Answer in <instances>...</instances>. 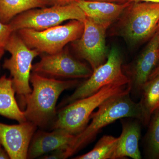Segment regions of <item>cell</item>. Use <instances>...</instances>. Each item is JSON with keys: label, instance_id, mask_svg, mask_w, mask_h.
Returning <instances> with one entry per match:
<instances>
[{"label": "cell", "instance_id": "obj_17", "mask_svg": "<svg viewBox=\"0 0 159 159\" xmlns=\"http://www.w3.org/2000/svg\"><path fill=\"white\" fill-rule=\"evenodd\" d=\"M142 96L139 102L141 121L148 125L152 115L159 111V75L148 80L142 87Z\"/></svg>", "mask_w": 159, "mask_h": 159}, {"label": "cell", "instance_id": "obj_4", "mask_svg": "<svg viewBox=\"0 0 159 159\" xmlns=\"http://www.w3.org/2000/svg\"><path fill=\"white\" fill-rule=\"evenodd\" d=\"M84 25L78 20H70L62 25L37 31L24 29L15 31L30 48L40 53L51 54L62 51L66 46L82 35Z\"/></svg>", "mask_w": 159, "mask_h": 159}, {"label": "cell", "instance_id": "obj_9", "mask_svg": "<svg viewBox=\"0 0 159 159\" xmlns=\"http://www.w3.org/2000/svg\"><path fill=\"white\" fill-rule=\"evenodd\" d=\"M33 73L51 78H89L93 70L74 58L64 48L54 54L43 55L38 62L32 66Z\"/></svg>", "mask_w": 159, "mask_h": 159}, {"label": "cell", "instance_id": "obj_5", "mask_svg": "<svg viewBox=\"0 0 159 159\" xmlns=\"http://www.w3.org/2000/svg\"><path fill=\"white\" fill-rule=\"evenodd\" d=\"M119 22V34L130 43L136 44L148 39L157 29L159 3H131Z\"/></svg>", "mask_w": 159, "mask_h": 159}, {"label": "cell", "instance_id": "obj_10", "mask_svg": "<svg viewBox=\"0 0 159 159\" xmlns=\"http://www.w3.org/2000/svg\"><path fill=\"white\" fill-rule=\"evenodd\" d=\"M83 32L72 42L78 55L89 64L93 71L105 62L107 55L106 31L107 28L86 17L83 21Z\"/></svg>", "mask_w": 159, "mask_h": 159}, {"label": "cell", "instance_id": "obj_21", "mask_svg": "<svg viewBox=\"0 0 159 159\" xmlns=\"http://www.w3.org/2000/svg\"><path fill=\"white\" fill-rule=\"evenodd\" d=\"M12 31L9 24H5L0 21V59L6 51V48Z\"/></svg>", "mask_w": 159, "mask_h": 159}, {"label": "cell", "instance_id": "obj_26", "mask_svg": "<svg viewBox=\"0 0 159 159\" xmlns=\"http://www.w3.org/2000/svg\"><path fill=\"white\" fill-rule=\"evenodd\" d=\"M159 75V64L158 66H157V67L155 69H154L153 71H152V73H151L150 76H149V79H151L152 78H154L156 76H158V75Z\"/></svg>", "mask_w": 159, "mask_h": 159}, {"label": "cell", "instance_id": "obj_8", "mask_svg": "<svg viewBox=\"0 0 159 159\" xmlns=\"http://www.w3.org/2000/svg\"><path fill=\"white\" fill-rule=\"evenodd\" d=\"M104 63L93 71L87 80L80 84L70 96L63 102L66 106L74 101L89 97L97 93L105 86L113 83H129L122 69V58L116 47L111 48Z\"/></svg>", "mask_w": 159, "mask_h": 159}, {"label": "cell", "instance_id": "obj_12", "mask_svg": "<svg viewBox=\"0 0 159 159\" xmlns=\"http://www.w3.org/2000/svg\"><path fill=\"white\" fill-rule=\"evenodd\" d=\"M159 61V36L157 32L129 72L131 92L141 91Z\"/></svg>", "mask_w": 159, "mask_h": 159}, {"label": "cell", "instance_id": "obj_28", "mask_svg": "<svg viewBox=\"0 0 159 159\" xmlns=\"http://www.w3.org/2000/svg\"><path fill=\"white\" fill-rule=\"evenodd\" d=\"M2 145H1V143H0V150H1V149H2Z\"/></svg>", "mask_w": 159, "mask_h": 159}, {"label": "cell", "instance_id": "obj_2", "mask_svg": "<svg viewBox=\"0 0 159 159\" xmlns=\"http://www.w3.org/2000/svg\"><path fill=\"white\" fill-rule=\"evenodd\" d=\"M130 92L111 97L104 101L91 116L92 122L80 133L75 136L65 152V158L72 156L92 142L101 130L118 119L134 118L141 121L139 102L130 98Z\"/></svg>", "mask_w": 159, "mask_h": 159}, {"label": "cell", "instance_id": "obj_15", "mask_svg": "<svg viewBox=\"0 0 159 159\" xmlns=\"http://www.w3.org/2000/svg\"><path fill=\"white\" fill-rule=\"evenodd\" d=\"M122 133L119 137L118 145L111 159L130 157L142 158L139 148L141 128L138 122L127 121L122 122Z\"/></svg>", "mask_w": 159, "mask_h": 159}, {"label": "cell", "instance_id": "obj_16", "mask_svg": "<svg viewBox=\"0 0 159 159\" xmlns=\"http://www.w3.org/2000/svg\"><path fill=\"white\" fill-rule=\"evenodd\" d=\"M15 93L11 78L6 75L0 77V115L21 123L27 120L16 102Z\"/></svg>", "mask_w": 159, "mask_h": 159}, {"label": "cell", "instance_id": "obj_1", "mask_svg": "<svg viewBox=\"0 0 159 159\" xmlns=\"http://www.w3.org/2000/svg\"><path fill=\"white\" fill-rule=\"evenodd\" d=\"M31 92L22 99L26 108L27 121L40 127H44L56 117V103L64 91L77 84V80H63L32 72L30 77Z\"/></svg>", "mask_w": 159, "mask_h": 159}, {"label": "cell", "instance_id": "obj_7", "mask_svg": "<svg viewBox=\"0 0 159 159\" xmlns=\"http://www.w3.org/2000/svg\"><path fill=\"white\" fill-rule=\"evenodd\" d=\"M6 51L11 56L5 60L3 68L10 72L16 93L23 99L32 91L30 85L32 63L40 53L29 48L15 31L9 38Z\"/></svg>", "mask_w": 159, "mask_h": 159}, {"label": "cell", "instance_id": "obj_11", "mask_svg": "<svg viewBox=\"0 0 159 159\" xmlns=\"http://www.w3.org/2000/svg\"><path fill=\"white\" fill-rule=\"evenodd\" d=\"M37 126L30 121L17 125L0 122V143L11 159H25Z\"/></svg>", "mask_w": 159, "mask_h": 159}, {"label": "cell", "instance_id": "obj_3", "mask_svg": "<svg viewBox=\"0 0 159 159\" xmlns=\"http://www.w3.org/2000/svg\"><path fill=\"white\" fill-rule=\"evenodd\" d=\"M128 92H131L129 83H113L91 96L64 106L58 111L53 129H60L76 135L85 128L94 110L104 101Z\"/></svg>", "mask_w": 159, "mask_h": 159}, {"label": "cell", "instance_id": "obj_19", "mask_svg": "<svg viewBox=\"0 0 159 159\" xmlns=\"http://www.w3.org/2000/svg\"><path fill=\"white\" fill-rule=\"evenodd\" d=\"M119 137L104 135L93 148L88 153L74 158L75 159H111L118 145Z\"/></svg>", "mask_w": 159, "mask_h": 159}, {"label": "cell", "instance_id": "obj_27", "mask_svg": "<svg viewBox=\"0 0 159 159\" xmlns=\"http://www.w3.org/2000/svg\"><path fill=\"white\" fill-rule=\"evenodd\" d=\"M157 29H158L157 32H158V33L159 36V24H158V25Z\"/></svg>", "mask_w": 159, "mask_h": 159}, {"label": "cell", "instance_id": "obj_23", "mask_svg": "<svg viewBox=\"0 0 159 159\" xmlns=\"http://www.w3.org/2000/svg\"><path fill=\"white\" fill-rule=\"evenodd\" d=\"M10 159L9 154L5 149H2L0 150V159Z\"/></svg>", "mask_w": 159, "mask_h": 159}, {"label": "cell", "instance_id": "obj_13", "mask_svg": "<svg viewBox=\"0 0 159 159\" xmlns=\"http://www.w3.org/2000/svg\"><path fill=\"white\" fill-rule=\"evenodd\" d=\"M53 129L51 132L42 130L35 132L29 145L27 158H36L59 149L66 150L75 135L60 129Z\"/></svg>", "mask_w": 159, "mask_h": 159}, {"label": "cell", "instance_id": "obj_24", "mask_svg": "<svg viewBox=\"0 0 159 159\" xmlns=\"http://www.w3.org/2000/svg\"><path fill=\"white\" fill-rule=\"evenodd\" d=\"M127 2H153L159 3V0H127Z\"/></svg>", "mask_w": 159, "mask_h": 159}, {"label": "cell", "instance_id": "obj_20", "mask_svg": "<svg viewBox=\"0 0 159 159\" xmlns=\"http://www.w3.org/2000/svg\"><path fill=\"white\" fill-rule=\"evenodd\" d=\"M153 115L148 131V152L152 158H159V111Z\"/></svg>", "mask_w": 159, "mask_h": 159}, {"label": "cell", "instance_id": "obj_6", "mask_svg": "<svg viewBox=\"0 0 159 159\" xmlns=\"http://www.w3.org/2000/svg\"><path fill=\"white\" fill-rule=\"evenodd\" d=\"M86 18L84 12L75 2L64 6L53 5L48 8L30 9L18 15L9 24L14 32L24 29L43 31L68 20L83 22Z\"/></svg>", "mask_w": 159, "mask_h": 159}, {"label": "cell", "instance_id": "obj_14", "mask_svg": "<svg viewBox=\"0 0 159 159\" xmlns=\"http://www.w3.org/2000/svg\"><path fill=\"white\" fill-rule=\"evenodd\" d=\"M76 2L86 17L107 29L120 17L130 4L91 0H78Z\"/></svg>", "mask_w": 159, "mask_h": 159}, {"label": "cell", "instance_id": "obj_25", "mask_svg": "<svg viewBox=\"0 0 159 159\" xmlns=\"http://www.w3.org/2000/svg\"><path fill=\"white\" fill-rule=\"evenodd\" d=\"M91 1H100V2H109L116 3L127 2V0H91Z\"/></svg>", "mask_w": 159, "mask_h": 159}, {"label": "cell", "instance_id": "obj_22", "mask_svg": "<svg viewBox=\"0 0 159 159\" xmlns=\"http://www.w3.org/2000/svg\"><path fill=\"white\" fill-rule=\"evenodd\" d=\"M49 3V5H60L64 6L71 3L75 2L78 0H46Z\"/></svg>", "mask_w": 159, "mask_h": 159}, {"label": "cell", "instance_id": "obj_18", "mask_svg": "<svg viewBox=\"0 0 159 159\" xmlns=\"http://www.w3.org/2000/svg\"><path fill=\"white\" fill-rule=\"evenodd\" d=\"M49 5L46 0H0V21L9 24L17 15L30 9Z\"/></svg>", "mask_w": 159, "mask_h": 159}]
</instances>
